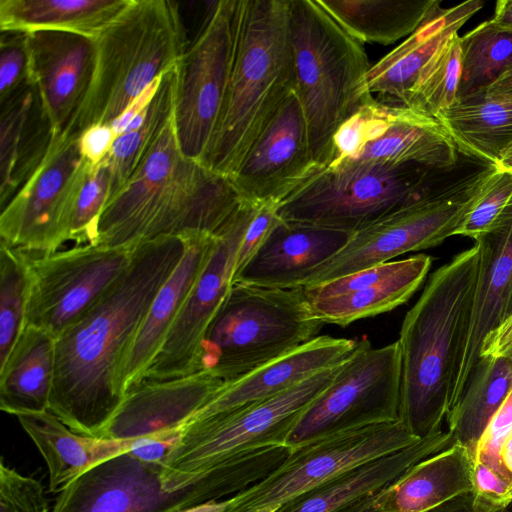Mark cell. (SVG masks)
Segmentation results:
<instances>
[{
	"label": "cell",
	"instance_id": "obj_42",
	"mask_svg": "<svg viewBox=\"0 0 512 512\" xmlns=\"http://www.w3.org/2000/svg\"><path fill=\"white\" fill-rule=\"evenodd\" d=\"M512 199V172L494 166L455 235L477 241L489 234Z\"/></svg>",
	"mask_w": 512,
	"mask_h": 512
},
{
	"label": "cell",
	"instance_id": "obj_46",
	"mask_svg": "<svg viewBox=\"0 0 512 512\" xmlns=\"http://www.w3.org/2000/svg\"><path fill=\"white\" fill-rule=\"evenodd\" d=\"M472 483L475 512H497L512 502V482L482 462L473 463Z\"/></svg>",
	"mask_w": 512,
	"mask_h": 512
},
{
	"label": "cell",
	"instance_id": "obj_50",
	"mask_svg": "<svg viewBox=\"0 0 512 512\" xmlns=\"http://www.w3.org/2000/svg\"><path fill=\"white\" fill-rule=\"evenodd\" d=\"M161 77L149 85L145 91L131 103V105L123 112V114L111 124L117 137L125 131L130 122L151 102L155 93L157 92Z\"/></svg>",
	"mask_w": 512,
	"mask_h": 512
},
{
	"label": "cell",
	"instance_id": "obj_17",
	"mask_svg": "<svg viewBox=\"0 0 512 512\" xmlns=\"http://www.w3.org/2000/svg\"><path fill=\"white\" fill-rule=\"evenodd\" d=\"M137 247L86 244L51 254H31L33 279L26 325L57 339L117 284Z\"/></svg>",
	"mask_w": 512,
	"mask_h": 512
},
{
	"label": "cell",
	"instance_id": "obj_30",
	"mask_svg": "<svg viewBox=\"0 0 512 512\" xmlns=\"http://www.w3.org/2000/svg\"><path fill=\"white\" fill-rule=\"evenodd\" d=\"M474 459L455 443L408 468L379 492L382 512H427L442 503L472 492Z\"/></svg>",
	"mask_w": 512,
	"mask_h": 512
},
{
	"label": "cell",
	"instance_id": "obj_39",
	"mask_svg": "<svg viewBox=\"0 0 512 512\" xmlns=\"http://www.w3.org/2000/svg\"><path fill=\"white\" fill-rule=\"evenodd\" d=\"M32 255L0 242V366L26 327Z\"/></svg>",
	"mask_w": 512,
	"mask_h": 512
},
{
	"label": "cell",
	"instance_id": "obj_40",
	"mask_svg": "<svg viewBox=\"0 0 512 512\" xmlns=\"http://www.w3.org/2000/svg\"><path fill=\"white\" fill-rule=\"evenodd\" d=\"M461 44L458 33L422 69L403 106L436 117L458 101Z\"/></svg>",
	"mask_w": 512,
	"mask_h": 512
},
{
	"label": "cell",
	"instance_id": "obj_34",
	"mask_svg": "<svg viewBox=\"0 0 512 512\" xmlns=\"http://www.w3.org/2000/svg\"><path fill=\"white\" fill-rule=\"evenodd\" d=\"M436 120L448 132L458 152L486 165H494L512 144V99H460Z\"/></svg>",
	"mask_w": 512,
	"mask_h": 512
},
{
	"label": "cell",
	"instance_id": "obj_52",
	"mask_svg": "<svg viewBox=\"0 0 512 512\" xmlns=\"http://www.w3.org/2000/svg\"><path fill=\"white\" fill-rule=\"evenodd\" d=\"M427 512H475L473 509L472 493L456 496ZM497 512L508 511L507 508H504Z\"/></svg>",
	"mask_w": 512,
	"mask_h": 512
},
{
	"label": "cell",
	"instance_id": "obj_10",
	"mask_svg": "<svg viewBox=\"0 0 512 512\" xmlns=\"http://www.w3.org/2000/svg\"><path fill=\"white\" fill-rule=\"evenodd\" d=\"M339 366L267 400L184 426L162 463L163 489H183L250 450L286 445L300 415L331 382Z\"/></svg>",
	"mask_w": 512,
	"mask_h": 512
},
{
	"label": "cell",
	"instance_id": "obj_18",
	"mask_svg": "<svg viewBox=\"0 0 512 512\" xmlns=\"http://www.w3.org/2000/svg\"><path fill=\"white\" fill-rule=\"evenodd\" d=\"M257 204L243 199L215 236L210 257L143 381L175 379L201 371L205 334L232 287L238 249Z\"/></svg>",
	"mask_w": 512,
	"mask_h": 512
},
{
	"label": "cell",
	"instance_id": "obj_9",
	"mask_svg": "<svg viewBox=\"0 0 512 512\" xmlns=\"http://www.w3.org/2000/svg\"><path fill=\"white\" fill-rule=\"evenodd\" d=\"M439 171L418 165L341 163L318 169L277 206L284 221L355 233L428 196Z\"/></svg>",
	"mask_w": 512,
	"mask_h": 512
},
{
	"label": "cell",
	"instance_id": "obj_48",
	"mask_svg": "<svg viewBox=\"0 0 512 512\" xmlns=\"http://www.w3.org/2000/svg\"><path fill=\"white\" fill-rule=\"evenodd\" d=\"M116 138L111 124L93 125L78 137L80 153L89 165L96 166L106 159Z\"/></svg>",
	"mask_w": 512,
	"mask_h": 512
},
{
	"label": "cell",
	"instance_id": "obj_14",
	"mask_svg": "<svg viewBox=\"0 0 512 512\" xmlns=\"http://www.w3.org/2000/svg\"><path fill=\"white\" fill-rule=\"evenodd\" d=\"M420 440L400 421L316 439L292 449L269 475L226 499V512H274L291 499L348 470Z\"/></svg>",
	"mask_w": 512,
	"mask_h": 512
},
{
	"label": "cell",
	"instance_id": "obj_4",
	"mask_svg": "<svg viewBox=\"0 0 512 512\" xmlns=\"http://www.w3.org/2000/svg\"><path fill=\"white\" fill-rule=\"evenodd\" d=\"M293 90L289 0H239L229 84L203 164L231 178Z\"/></svg>",
	"mask_w": 512,
	"mask_h": 512
},
{
	"label": "cell",
	"instance_id": "obj_15",
	"mask_svg": "<svg viewBox=\"0 0 512 512\" xmlns=\"http://www.w3.org/2000/svg\"><path fill=\"white\" fill-rule=\"evenodd\" d=\"M457 159V147L438 120L372 97L336 132L327 167L359 162L418 165L443 172Z\"/></svg>",
	"mask_w": 512,
	"mask_h": 512
},
{
	"label": "cell",
	"instance_id": "obj_6",
	"mask_svg": "<svg viewBox=\"0 0 512 512\" xmlns=\"http://www.w3.org/2000/svg\"><path fill=\"white\" fill-rule=\"evenodd\" d=\"M294 92L319 169L331 157L342 124L373 96L365 85L367 53L317 0H289Z\"/></svg>",
	"mask_w": 512,
	"mask_h": 512
},
{
	"label": "cell",
	"instance_id": "obj_58",
	"mask_svg": "<svg viewBox=\"0 0 512 512\" xmlns=\"http://www.w3.org/2000/svg\"><path fill=\"white\" fill-rule=\"evenodd\" d=\"M511 312H512V296H511V299H510V303H509V307H508V313H507V315H508L509 313H511ZM507 315H506V316H507Z\"/></svg>",
	"mask_w": 512,
	"mask_h": 512
},
{
	"label": "cell",
	"instance_id": "obj_47",
	"mask_svg": "<svg viewBox=\"0 0 512 512\" xmlns=\"http://www.w3.org/2000/svg\"><path fill=\"white\" fill-rule=\"evenodd\" d=\"M277 206L273 203L257 204L238 249L234 277L256 254L272 229L279 222Z\"/></svg>",
	"mask_w": 512,
	"mask_h": 512
},
{
	"label": "cell",
	"instance_id": "obj_57",
	"mask_svg": "<svg viewBox=\"0 0 512 512\" xmlns=\"http://www.w3.org/2000/svg\"><path fill=\"white\" fill-rule=\"evenodd\" d=\"M494 166L498 170L512 172V144L502 152Z\"/></svg>",
	"mask_w": 512,
	"mask_h": 512
},
{
	"label": "cell",
	"instance_id": "obj_49",
	"mask_svg": "<svg viewBox=\"0 0 512 512\" xmlns=\"http://www.w3.org/2000/svg\"><path fill=\"white\" fill-rule=\"evenodd\" d=\"M480 356L504 357L512 362V312L486 335Z\"/></svg>",
	"mask_w": 512,
	"mask_h": 512
},
{
	"label": "cell",
	"instance_id": "obj_13",
	"mask_svg": "<svg viewBox=\"0 0 512 512\" xmlns=\"http://www.w3.org/2000/svg\"><path fill=\"white\" fill-rule=\"evenodd\" d=\"M238 19L239 0L211 2L200 30L176 66L175 135L182 153L201 163L225 100Z\"/></svg>",
	"mask_w": 512,
	"mask_h": 512
},
{
	"label": "cell",
	"instance_id": "obj_7",
	"mask_svg": "<svg viewBox=\"0 0 512 512\" xmlns=\"http://www.w3.org/2000/svg\"><path fill=\"white\" fill-rule=\"evenodd\" d=\"M324 325L303 287L235 282L205 334L201 370L231 383L315 339Z\"/></svg>",
	"mask_w": 512,
	"mask_h": 512
},
{
	"label": "cell",
	"instance_id": "obj_29",
	"mask_svg": "<svg viewBox=\"0 0 512 512\" xmlns=\"http://www.w3.org/2000/svg\"><path fill=\"white\" fill-rule=\"evenodd\" d=\"M53 136L33 85L1 105V209L38 168Z\"/></svg>",
	"mask_w": 512,
	"mask_h": 512
},
{
	"label": "cell",
	"instance_id": "obj_2",
	"mask_svg": "<svg viewBox=\"0 0 512 512\" xmlns=\"http://www.w3.org/2000/svg\"><path fill=\"white\" fill-rule=\"evenodd\" d=\"M232 180L185 156L173 116L106 204L96 244L139 245L164 236L217 235L242 202Z\"/></svg>",
	"mask_w": 512,
	"mask_h": 512
},
{
	"label": "cell",
	"instance_id": "obj_35",
	"mask_svg": "<svg viewBox=\"0 0 512 512\" xmlns=\"http://www.w3.org/2000/svg\"><path fill=\"white\" fill-rule=\"evenodd\" d=\"M433 258L416 254L392 277L351 293L312 300L315 316L324 324L347 326L354 321L389 312L406 303L425 281Z\"/></svg>",
	"mask_w": 512,
	"mask_h": 512
},
{
	"label": "cell",
	"instance_id": "obj_3",
	"mask_svg": "<svg viewBox=\"0 0 512 512\" xmlns=\"http://www.w3.org/2000/svg\"><path fill=\"white\" fill-rule=\"evenodd\" d=\"M480 244L461 251L428 278L399 333V421L418 439L441 430L466 338L479 267Z\"/></svg>",
	"mask_w": 512,
	"mask_h": 512
},
{
	"label": "cell",
	"instance_id": "obj_32",
	"mask_svg": "<svg viewBox=\"0 0 512 512\" xmlns=\"http://www.w3.org/2000/svg\"><path fill=\"white\" fill-rule=\"evenodd\" d=\"M130 0H0L1 31H65L95 38Z\"/></svg>",
	"mask_w": 512,
	"mask_h": 512
},
{
	"label": "cell",
	"instance_id": "obj_11",
	"mask_svg": "<svg viewBox=\"0 0 512 512\" xmlns=\"http://www.w3.org/2000/svg\"><path fill=\"white\" fill-rule=\"evenodd\" d=\"M494 165L438 186L425 198L353 233L332 258L314 269L300 287L315 286L405 254L440 245L473 205Z\"/></svg>",
	"mask_w": 512,
	"mask_h": 512
},
{
	"label": "cell",
	"instance_id": "obj_44",
	"mask_svg": "<svg viewBox=\"0 0 512 512\" xmlns=\"http://www.w3.org/2000/svg\"><path fill=\"white\" fill-rule=\"evenodd\" d=\"M0 512H51L42 483L0 462Z\"/></svg>",
	"mask_w": 512,
	"mask_h": 512
},
{
	"label": "cell",
	"instance_id": "obj_51",
	"mask_svg": "<svg viewBox=\"0 0 512 512\" xmlns=\"http://www.w3.org/2000/svg\"><path fill=\"white\" fill-rule=\"evenodd\" d=\"M475 96H481L491 100L512 99V67L502 74L484 92Z\"/></svg>",
	"mask_w": 512,
	"mask_h": 512
},
{
	"label": "cell",
	"instance_id": "obj_27",
	"mask_svg": "<svg viewBox=\"0 0 512 512\" xmlns=\"http://www.w3.org/2000/svg\"><path fill=\"white\" fill-rule=\"evenodd\" d=\"M215 236H186L184 255L154 297L126 358L122 375L125 392L143 381L210 257Z\"/></svg>",
	"mask_w": 512,
	"mask_h": 512
},
{
	"label": "cell",
	"instance_id": "obj_56",
	"mask_svg": "<svg viewBox=\"0 0 512 512\" xmlns=\"http://www.w3.org/2000/svg\"><path fill=\"white\" fill-rule=\"evenodd\" d=\"M180 512H226V503L225 500H213L195 505Z\"/></svg>",
	"mask_w": 512,
	"mask_h": 512
},
{
	"label": "cell",
	"instance_id": "obj_37",
	"mask_svg": "<svg viewBox=\"0 0 512 512\" xmlns=\"http://www.w3.org/2000/svg\"><path fill=\"white\" fill-rule=\"evenodd\" d=\"M176 79V67L164 73L151 102L116 138L105 159L111 174L109 200L124 187L172 118Z\"/></svg>",
	"mask_w": 512,
	"mask_h": 512
},
{
	"label": "cell",
	"instance_id": "obj_1",
	"mask_svg": "<svg viewBox=\"0 0 512 512\" xmlns=\"http://www.w3.org/2000/svg\"><path fill=\"white\" fill-rule=\"evenodd\" d=\"M186 244V236L140 243L117 284L57 337L48 411L72 431L101 437L126 394L123 368L136 334Z\"/></svg>",
	"mask_w": 512,
	"mask_h": 512
},
{
	"label": "cell",
	"instance_id": "obj_21",
	"mask_svg": "<svg viewBox=\"0 0 512 512\" xmlns=\"http://www.w3.org/2000/svg\"><path fill=\"white\" fill-rule=\"evenodd\" d=\"M30 81L55 136H62L87 94L94 38L42 30L27 33Z\"/></svg>",
	"mask_w": 512,
	"mask_h": 512
},
{
	"label": "cell",
	"instance_id": "obj_26",
	"mask_svg": "<svg viewBox=\"0 0 512 512\" xmlns=\"http://www.w3.org/2000/svg\"><path fill=\"white\" fill-rule=\"evenodd\" d=\"M482 6L481 0L450 8L439 6L415 32L370 67L365 79L369 93L403 105L422 69Z\"/></svg>",
	"mask_w": 512,
	"mask_h": 512
},
{
	"label": "cell",
	"instance_id": "obj_12",
	"mask_svg": "<svg viewBox=\"0 0 512 512\" xmlns=\"http://www.w3.org/2000/svg\"><path fill=\"white\" fill-rule=\"evenodd\" d=\"M401 356L398 341L373 347L358 341L327 387L300 415L286 439L295 449L339 432L399 421Z\"/></svg>",
	"mask_w": 512,
	"mask_h": 512
},
{
	"label": "cell",
	"instance_id": "obj_54",
	"mask_svg": "<svg viewBox=\"0 0 512 512\" xmlns=\"http://www.w3.org/2000/svg\"><path fill=\"white\" fill-rule=\"evenodd\" d=\"M380 491L363 498L344 512H382L379 505Z\"/></svg>",
	"mask_w": 512,
	"mask_h": 512
},
{
	"label": "cell",
	"instance_id": "obj_22",
	"mask_svg": "<svg viewBox=\"0 0 512 512\" xmlns=\"http://www.w3.org/2000/svg\"><path fill=\"white\" fill-rule=\"evenodd\" d=\"M480 267L469 326L451 388L455 406L480 357L486 335L506 317L512 296V199L493 230L477 240Z\"/></svg>",
	"mask_w": 512,
	"mask_h": 512
},
{
	"label": "cell",
	"instance_id": "obj_55",
	"mask_svg": "<svg viewBox=\"0 0 512 512\" xmlns=\"http://www.w3.org/2000/svg\"><path fill=\"white\" fill-rule=\"evenodd\" d=\"M500 462L512 480V434L505 440L500 449Z\"/></svg>",
	"mask_w": 512,
	"mask_h": 512
},
{
	"label": "cell",
	"instance_id": "obj_25",
	"mask_svg": "<svg viewBox=\"0 0 512 512\" xmlns=\"http://www.w3.org/2000/svg\"><path fill=\"white\" fill-rule=\"evenodd\" d=\"M442 429L419 442L368 461L291 499L274 512H344L397 480L408 468L455 444Z\"/></svg>",
	"mask_w": 512,
	"mask_h": 512
},
{
	"label": "cell",
	"instance_id": "obj_31",
	"mask_svg": "<svg viewBox=\"0 0 512 512\" xmlns=\"http://www.w3.org/2000/svg\"><path fill=\"white\" fill-rule=\"evenodd\" d=\"M56 367V338L26 325L0 366V409L18 416L49 409Z\"/></svg>",
	"mask_w": 512,
	"mask_h": 512
},
{
	"label": "cell",
	"instance_id": "obj_45",
	"mask_svg": "<svg viewBox=\"0 0 512 512\" xmlns=\"http://www.w3.org/2000/svg\"><path fill=\"white\" fill-rule=\"evenodd\" d=\"M511 434L512 390L487 424L479 439L474 456V461L482 462L500 476L512 482L500 462V449Z\"/></svg>",
	"mask_w": 512,
	"mask_h": 512
},
{
	"label": "cell",
	"instance_id": "obj_38",
	"mask_svg": "<svg viewBox=\"0 0 512 512\" xmlns=\"http://www.w3.org/2000/svg\"><path fill=\"white\" fill-rule=\"evenodd\" d=\"M458 100L484 92L512 67V33L484 21L464 36Z\"/></svg>",
	"mask_w": 512,
	"mask_h": 512
},
{
	"label": "cell",
	"instance_id": "obj_23",
	"mask_svg": "<svg viewBox=\"0 0 512 512\" xmlns=\"http://www.w3.org/2000/svg\"><path fill=\"white\" fill-rule=\"evenodd\" d=\"M357 345L358 340L319 335L303 346L225 384L187 424L226 415L274 397L320 371L339 366L354 352Z\"/></svg>",
	"mask_w": 512,
	"mask_h": 512
},
{
	"label": "cell",
	"instance_id": "obj_5",
	"mask_svg": "<svg viewBox=\"0 0 512 512\" xmlns=\"http://www.w3.org/2000/svg\"><path fill=\"white\" fill-rule=\"evenodd\" d=\"M87 94L62 136L112 124L145 89L175 68L188 44L176 2L130 0L95 38Z\"/></svg>",
	"mask_w": 512,
	"mask_h": 512
},
{
	"label": "cell",
	"instance_id": "obj_41",
	"mask_svg": "<svg viewBox=\"0 0 512 512\" xmlns=\"http://www.w3.org/2000/svg\"><path fill=\"white\" fill-rule=\"evenodd\" d=\"M111 192V174L105 160L88 165L80 184L69 241L74 246L96 244L98 224Z\"/></svg>",
	"mask_w": 512,
	"mask_h": 512
},
{
	"label": "cell",
	"instance_id": "obj_43",
	"mask_svg": "<svg viewBox=\"0 0 512 512\" xmlns=\"http://www.w3.org/2000/svg\"><path fill=\"white\" fill-rule=\"evenodd\" d=\"M32 86L29 72L27 33L1 31L0 104Z\"/></svg>",
	"mask_w": 512,
	"mask_h": 512
},
{
	"label": "cell",
	"instance_id": "obj_16",
	"mask_svg": "<svg viewBox=\"0 0 512 512\" xmlns=\"http://www.w3.org/2000/svg\"><path fill=\"white\" fill-rule=\"evenodd\" d=\"M88 165L78 139L54 135L38 168L1 209L0 242L32 255L58 251L69 241Z\"/></svg>",
	"mask_w": 512,
	"mask_h": 512
},
{
	"label": "cell",
	"instance_id": "obj_19",
	"mask_svg": "<svg viewBox=\"0 0 512 512\" xmlns=\"http://www.w3.org/2000/svg\"><path fill=\"white\" fill-rule=\"evenodd\" d=\"M318 169L305 116L293 90L230 179L242 199L278 205Z\"/></svg>",
	"mask_w": 512,
	"mask_h": 512
},
{
	"label": "cell",
	"instance_id": "obj_53",
	"mask_svg": "<svg viewBox=\"0 0 512 512\" xmlns=\"http://www.w3.org/2000/svg\"><path fill=\"white\" fill-rule=\"evenodd\" d=\"M490 22L498 29L512 33V0H499Z\"/></svg>",
	"mask_w": 512,
	"mask_h": 512
},
{
	"label": "cell",
	"instance_id": "obj_20",
	"mask_svg": "<svg viewBox=\"0 0 512 512\" xmlns=\"http://www.w3.org/2000/svg\"><path fill=\"white\" fill-rule=\"evenodd\" d=\"M226 383L207 370L129 389L100 438L177 437Z\"/></svg>",
	"mask_w": 512,
	"mask_h": 512
},
{
	"label": "cell",
	"instance_id": "obj_28",
	"mask_svg": "<svg viewBox=\"0 0 512 512\" xmlns=\"http://www.w3.org/2000/svg\"><path fill=\"white\" fill-rule=\"evenodd\" d=\"M42 455L49 490L61 493L81 476L139 447L146 438L116 440L78 434L50 411L16 416Z\"/></svg>",
	"mask_w": 512,
	"mask_h": 512
},
{
	"label": "cell",
	"instance_id": "obj_36",
	"mask_svg": "<svg viewBox=\"0 0 512 512\" xmlns=\"http://www.w3.org/2000/svg\"><path fill=\"white\" fill-rule=\"evenodd\" d=\"M512 390V362L480 356L462 395L448 412V431L473 456L487 424Z\"/></svg>",
	"mask_w": 512,
	"mask_h": 512
},
{
	"label": "cell",
	"instance_id": "obj_8",
	"mask_svg": "<svg viewBox=\"0 0 512 512\" xmlns=\"http://www.w3.org/2000/svg\"><path fill=\"white\" fill-rule=\"evenodd\" d=\"M269 470L262 453L250 452L170 492L162 486V464L142 461L130 451L77 479L59 493L51 512H180L237 494L262 480Z\"/></svg>",
	"mask_w": 512,
	"mask_h": 512
},
{
	"label": "cell",
	"instance_id": "obj_24",
	"mask_svg": "<svg viewBox=\"0 0 512 512\" xmlns=\"http://www.w3.org/2000/svg\"><path fill=\"white\" fill-rule=\"evenodd\" d=\"M352 235L343 230L280 219L233 283L270 288L300 287L307 276L337 254Z\"/></svg>",
	"mask_w": 512,
	"mask_h": 512
},
{
	"label": "cell",
	"instance_id": "obj_33",
	"mask_svg": "<svg viewBox=\"0 0 512 512\" xmlns=\"http://www.w3.org/2000/svg\"><path fill=\"white\" fill-rule=\"evenodd\" d=\"M360 43L393 44L441 6L438 0H317Z\"/></svg>",
	"mask_w": 512,
	"mask_h": 512
}]
</instances>
